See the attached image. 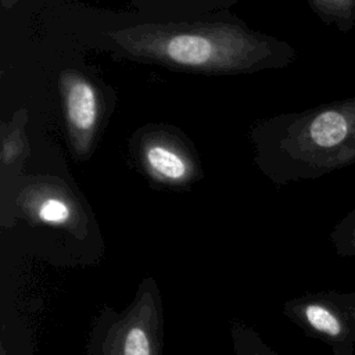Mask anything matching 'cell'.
Instances as JSON below:
<instances>
[{"label": "cell", "instance_id": "cell-1", "mask_svg": "<svg viewBox=\"0 0 355 355\" xmlns=\"http://www.w3.org/2000/svg\"><path fill=\"white\" fill-rule=\"evenodd\" d=\"M125 58L211 75L283 68L297 57L286 42L250 31L240 21L140 22L105 33Z\"/></svg>", "mask_w": 355, "mask_h": 355}, {"label": "cell", "instance_id": "cell-2", "mask_svg": "<svg viewBox=\"0 0 355 355\" xmlns=\"http://www.w3.org/2000/svg\"><path fill=\"white\" fill-rule=\"evenodd\" d=\"M254 162L276 186L355 165V97L283 114L252 129Z\"/></svg>", "mask_w": 355, "mask_h": 355}, {"label": "cell", "instance_id": "cell-3", "mask_svg": "<svg viewBox=\"0 0 355 355\" xmlns=\"http://www.w3.org/2000/svg\"><path fill=\"white\" fill-rule=\"evenodd\" d=\"M164 306L157 282L143 279L129 305H104L87 337V355H162Z\"/></svg>", "mask_w": 355, "mask_h": 355}, {"label": "cell", "instance_id": "cell-4", "mask_svg": "<svg viewBox=\"0 0 355 355\" xmlns=\"http://www.w3.org/2000/svg\"><path fill=\"white\" fill-rule=\"evenodd\" d=\"M10 200L11 225L22 218L32 227L57 230L86 240L93 222L90 209L82 197L64 180L54 176L21 175L8 190L1 193V201Z\"/></svg>", "mask_w": 355, "mask_h": 355}, {"label": "cell", "instance_id": "cell-5", "mask_svg": "<svg viewBox=\"0 0 355 355\" xmlns=\"http://www.w3.org/2000/svg\"><path fill=\"white\" fill-rule=\"evenodd\" d=\"M135 166L154 184L186 191L202 178V168L191 141L166 125L140 128L129 141Z\"/></svg>", "mask_w": 355, "mask_h": 355}, {"label": "cell", "instance_id": "cell-6", "mask_svg": "<svg viewBox=\"0 0 355 355\" xmlns=\"http://www.w3.org/2000/svg\"><path fill=\"white\" fill-rule=\"evenodd\" d=\"M283 312L305 334L324 343L333 355H355V326L337 291L294 297L284 304Z\"/></svg>", "mask_w": 355, "mask_h": 355}, {"label": "cell", "instance_id": "cell-7", "mask_svg": "<svg viewBox=\"0 0 355 355\" xmlns=\"http://www.w3.org/2000/svg\"><path fill=\"white\" fill-rule=\"evenodd\" d=\"M58 83L71 151L76 159H87L103 129L104 98L96 83L79 71H62Z\"/></svg>", "mask_w": 355, "mask_h": 355}, {"label": "cell", "instance_id": "cell-8", "mask_svg": "<svg viewBox=\"0 0 355 355\" xmlns=\"http://www.w3.org/2000/svg\"><path fill=\"white\" fill-rule=\"evenodd\" d=\"M148 22H178L211 17L227 8L234 0H129Z\"/></svg>", "mask_w": 355, "mask_h": 355}, {"label": "cell", "instance_id": "cell-9", "mask_svg": "<svg viewBox=\"0 0 355 355\" xmlns=\"http://www.w3.org/2000/svg\"><path fill=\"white\" fill-rule=\"evenodd\" d=\"M28 114L25 110H19L10 122H4L1 126V190L7 184H12L22 173L24 162L29 154V144L25 135V125Z\"/></svg>", "mask_w": 355, "mask_h": 355}, {"label": "cell", "instance_id": "cell-10", "mask_svg": "<svg viewBox=\"0 0 355 355\" xmlns=\"http://www.w3.org/2000/svg\"><path fill=\"white\" fill-rule=\"evenodd\" d=\"M308 4L324 25L343 33L355 25V0H308Z\"/></svg>", "mask_w": 355, "mask_h": 355}, {"label": "cell", "instance_id": "cell-11", "mask_svg": "<svg viewBox=\"0 0 355 355\" xmlns=\"http://www.w3.org/2000/svg\"><path fill=\"white\" fill-rule=\"evenodd\" d=\"M230 333L236 355H279L263 343L261 336L252 327L245 323L233 322Z\"/></svg>", "mask_w": 355, "mask_h": 355}, {"label": "cell", "instance_id": "cell-12", "mask_svg": "<svg viewBox=\"0 0 355 355\" xmlns=\"http://www.w3.org/2000/svg\"><path fill=\"white\" fill-rule=\"evenodd\" d=\"M330 241L337 255L355 257V208L345 214L330 232Z\"/></svg>", "mask_w": 355, "mask_h": 355}, {"label": "cell", "instance_id": "cell-13", "mask_svg": "<svg viewBox=\"0 0 355 355\" xmlns=\"http://www.w3.org/2000/svg\"><path fill=\"white\" fill-rule=\"evenodd\" d=\"M340 301L343 302V305L345 306V309L349 312L354 326H355V291H349V293H340L337 291Z\"/></svg>", "mask_w": 355, "mask_h": 355}, {"label": "cell", "instance_id": "cell-14", "mask_svg": "<svg viewBox=\"0 0 355 355\" xmlns=\"http://www.w3.org/2000/svg\"><path fill=\"white\" fill-rule=\"evenodd\" d=\"M17 1H18V0H1V6H3L4 8H11Z\"/></svg>", "mask_w": 355, "mask_h": 355}]
</instances>
